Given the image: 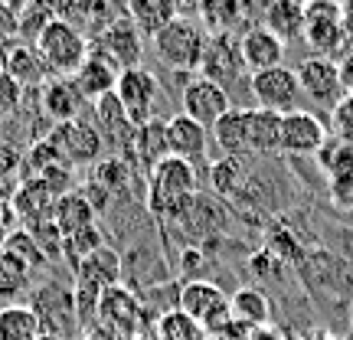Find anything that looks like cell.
Here are the masks:
<instances>
[{
	"instance_id": "ffe728a7",
	"label": "cell",
	"mask_w": 353,
	"mask_h": 340,
	"mask_svg": "<svg viewBox=\"0 0 353 340\" xmlns=\"http://www.w3.org/2000/svg\"><path fill=\"white\" fill-rule=\"evenodd\" d=\"M82 92H79L76 79H50L46 86L39 88V112L50 118L52 125H69V121H79V112H82Z\"/></svg>"
},
{
	"instance_id": "5bb4252c",
	"label": "cell",
	"mask_w": 353,
	"mask_h": 340,
	"mask_svg": "<svg viewBox=\"0 0 353 340\" xmlns=\"http://www.w3.org/2000/svg\"><path fill=\"white\" fill-rule=\"evenodd\" d=\"M298 82H301V92L307 99H314L317 105L324 108H337L343 101V86H341V69L334 59H324V56H304L298 63Z\"/></svg>"
},
{
	"instance_id": "7a4b0ae2",
	"label": "cell",
	"mask_w": 353,
	"mask_h": 340,
	"mask_svg": "<svg viewBox=\"0 0 353 340\" xmlns=\"http://www.w3.org/2000/svg\"><path fill=\"white\" fill-rule=\"evenodd\" d=\"M196 203V167L164 157L148 174V206L157 219H180Z\"/></svg>"
},
{
	"instance_id": "5b68a950",
	"label": "cell",
	"mask_w": 353,
	"mask_h": 340,
	"mask_svg": "<svg viewBox=\"0 0 353 340\" xmlns=\"http://www.w3.org/2000/svg\"><path fill=\"white\" fill-rule=\"evenodd\" d=\"M37 50H39V56L46 59L52 76L72 79L79 69H82V63L88 59L92 46H88V37H82L76 26L56 17V20L39 33Z\"/></svg>"
},
{
	"instance_id": "1f68e13d",
	"label": "cell",
	"mask_w": 353,
	"mask_h": 340,
	"mask_svg": "<svg viewBox=\"0 0 353 340\" xmlns=\"http://www.w3.org/2000/svg\"><path fill=\"white\" fill-rule=\"evenodd\" d=\"M242 17V7L236 0H203L196 7V20L203 23V30L210 37H223V33H232L236 20Z\"/></svg>"
},
{
	"instance_id": "60d3db41",
	"label": "cell",
	"mask_w": 353,
	"mask_h": 340,
	"mask_svg": "<svg viewBox=\"0 0 353 340\" xmlns=\"http://www.w3.org/2000/svg\"><path fill=\"white\" fill-rule=\"evenodd\" d=\"M337 69H341V86L347 95H353V56L350 59H343V63H337Z\"/></svg>"
},
{
	"instance_id": "8992f818",
	"label": "cell",
	"mask_w": 353,
	"mask_h": 340,
	"mask_svg": "<svg viewBox=\"0 0 353 340\" xmlns=\"http://www.w3.org/2000/svg\"><path fill=\"white\" fill-rule=\"evenodd\" d=\"M176 308L190 314L206 334H223L232 314H229V294L216 281L206 278H190L183 288L176 291Z\"/></svg>"
},
{
	"instance_id": "cb8c5ba5",
	"label": "cell",
	"mask_w": 353,
	"mask_h": 340,
	"mask_svg": "<svg viewBox=\"0 0 353 340\" xmlns=\"http://www.w3.org/2000/svg\"><path fill=\"white\" fill-rule=\"evenodd\" d=\"M118 76H121V72H118V69H114L105 56H99V52H88V59L82 63V69H79L72 79H76L82 99L92 105V101L105 99V95H114Z\"/></svg>"
},
{
	"instance_id": "277c9868",
	"label": "cell",
	"mask_w": 353,
	"mask_h": 340,
	"mask_svg": "<svg viewBox=\"0 0 353 340\" xmlns=\"http://www.w3.org/2000/svg\"><path fill=\"white\" fill-rule=\"evenodd\" d=\"M210 33L203 30L200 20L193 17H176L170 26H164L154 37V52L164 66L174 72H193L203 66V52H206Z\"/></svg>"
},
{
	"instance_id": "ee69618b",
	"label": "cell",
	"mask_w": 353,
	"mask_h": 340,
	"mask_svg": "<svg viewBox=\"0 0 353 340\" xmlns=\"http://www.w3.org/2000/svg\"><path fill=\"white\" fill-rule=\"evenodd\" d=\"M125 340H151L148 334H134V337H125Z\"/></svg>"
},
{
	"instance_id": "44dd1931",
	"label": "cell",
	"mask_w": 353,
	"mask_h": 340,
	"mask_svg": "<svg viewBox=\"0 0 353 340\" xmlns=\"http://www.w3.org/2000/svg\"><path fill=\"white\" fill-rule=\"evenodd\" d=\"M3 72L17 82V86L23 88H43L50 79H56L50 72V66H46V59L39 56V50L33 46V43H13L10 50H7V56H3Z\"/></svg>"
},
{
	"instance_id": "4dcf8cb0",
	"label": "cell",
	"mask_w": 353,
	"mask_h": 340,
	"mask_svg": "<svg viewBox=\"0 0 353 340\" xmlns=\"http://www.w3.org/2000/svg\"><path fill=\"white\" fill-rule=\"evenodd\" d=\"M52 20H56V10H52V3H46V0H30V3H20V7H17V39L37 46L39 33H43Z\"/></svg>"
},
{
	"instance_id": "30bf717a",
	"label": "cell",
	"mask_w": 353,
	"mask_h": 340,
	"mask_svg": "<svg viewBox=\"0 0 353 340\" xmlns=\"http://www.w3.org/2000/svg\"><path fill=\"white\" fill-rule=\"evenodd\" d=\"M341 26H343V3H337V0H311V3H304L301 39H307L314 56H324V59L337 56Z\"/></svg>"
},
{
	"instance_id": "d6a6232c",
	"label": "cell",
	"mask_w": 353,
	"mask_h": 340,
	"mask_svg": "<svg viewBox=\"0 0 353 340\" xmlns=\"http://www.w3.org/2000/svg\"><path fill=\"white\" fill-rule=\"evenodd\" d=\"M30 285V268H26L17 255H10L7 249L0 252V301L17 304L20 291Z\"/></svg>"
},
{
	"instance_id": "c3c4849f",
	"label": "cell",
	"mask_w": 353,
	"mask_h": 340,
	"mask_svg": "<svg viewBox=\"0 0 353 340\" xmlns=\"http://www.w3.org/2000/svg\"><path fill=\"white\" fill-rule=\"evenodd\" d=\"M314 340H334V337H314Z\"/></svg>"
},
{
	"instance_id": "52a82bcc",
	"label": "cell",
	"mask_w": 353,
	"mask_h": 340,
	"mask_svg": "<svg viewBox=\"0 0 353 340\" xmlns=\"http://www.w3.org/2000/svg\"><path fill=\"white\" fill-rule=\"evenodd\" d=\"M249 92H252L255 108L272 112V114H278V118L298 112V105H301V99H304L298 72L288 69V66H275V69H265V72L249 76Z\"/></svg>"
},
{
	"instance_id": "7bdbcfd3",
	"label": "cell",
	"mask_w": 353,
	"mask_h": 340,
	"mask_svg": "<svg viewBox=\"0 0 353 340\" xmlns=\"http://www.w3.org/2000/svg\"><path fill=\"white\" fill-rule=\"evenodd\" d=\"M249 340H278V337L268 328H259V330H252V337H249Z\"/></svg>"
},
{
	"instance_id": "4fadbf2b",
	"label": "cell",
	"mask_w": 353,
	"mask_h": 340,
	"mask_svg": "<svg viewBox=\"0 0 353 340\" xmlns=\"http://www.w3.org/2000/svg\"><path fill=\"white\" fill-rule=\"evenodd\" d=\"M324 144H327V128L321 125L317 114L298 108L278 121V154L311 157V154H321Z\"/></svg>"
},
{
	"instance_id": "74e56055",
	"label": "cell",
	"mask_w": 353,
	"mask_h": 340,
	"mask_svg": "<svg viewBox=\"0 0 353 340\" xmlns=\"http://www.w3.org/2000/svg\"><path fill=\"white\" fill-rule=\"evenodd\" d=\"M23 88L17 86L3 69H0V125L7 121V118H13V114L20 112V105H23Z\"/></svg>"
},
{
	"instance_id": "d590c367",
	"label": "cell",
	"mask_w": 353,
	"mask_h": 340,
	"mask_svg": "<svg viewBox=\"0 0 353 340\" xmlns=\"http://www.w3.org/2000/svg\"><path fill=\"white\" fill-rule=\"evenodd\" d=\"M3 249H7L10 255H17V259H20V262H23L26 268H30V272H33L37 265L46 262L43 249H39L37 239H33V236H30L26 229H13L10 236H7V246H3Z\"/></svg>"
},
{
	"instance_id": "3957f363",
	"label": "cell",
	"mask_w": 353,
	"mask_h": 340,
	"mask_svg": "<svg viewBox=\"0 0 353 340\" xmlns=\"http://www.w3.org/2000/svg\"><path fill=\"white\" fill-rule=\"evenodd\" d=\"M85 334L99 340H125L134 337V334H144V304H141V298L128 285L105 288L95 321H92V328Z\"/></svg>"
},
{
	"instance_id": "83f0119b",
	"label": "cell",
	"mask_w": 353,
	"mask_h": 340,
	"mask_svg": "<svg viewBox=\"0 0 353 340\" xmlns=\"http://www.w3.org/2000/svg\"><path fill=\"white\" fill-rule=\"evenodd\" d=\"M229 314L236 324L249 330H259L268 324V317H272V304L265 298L259 288H239L232 298H229Z\"/></svg>"
},
{
	"instance_id": "d4e9b609",
	"label": "cell",
	"mask_w": 353,
	"mask_h": 340,
	"mask_svg": "<svg viewBox=\"0 0 353 340\" xmlns=\"http://www.w3.org/2000/svg\"><path fill=\"white\" fill-rule=\"evenodd\" d=\"M52 223L59 229V236H76L82 229L95 226V203L88 200L85 193H65L56 200V210H52Z\"/></svg>"
},
{
	"instance_id": "484cf974",
	"label": "cell",
	"mask_w": 353,
	"mask_h": 340,
	"mask_svg": "<svg viewBox=\"0 0 353 340\" xmlns=\"http://www.w3.org/2000/svg\"><path fill=\"white\" fill-rule=\"evenodd\" d=\"M262 26L272 30L285 46L291 39H301L304 33V3L298 0H272L262 13Z\"/></svg>"
},
{
	"instance_id": "7402d4cb",
	"label": "cell",
	"mask_w": 353,
	"mask_h": 340,
	"mask_svg": "<svg viewBox=\"0 0 353 340\" xmlns=\"http://www.w3.org/2000/svg\"><path fill=\"white\" fill-rule=\"evenodd\" d=\"M239 50H242V63L249 69V76L265 72V69H275L285 66V43L265 30V26H249L239 37Z\"/></svg>"
},
{
	"instance_id": "bcb514c9",
	"label": "cell",
	"mask_w": 353,
	"mask_h": 340,
	"mask_svg": "<svg viewBox=\"0 0 353 340\" xmlns=\"http://www.w3.org/2000/svg\"><path fill=\"white\" fill-rule=\"evenodd\" d=\"M76 340H99V337H92V334H82V337H76Z\"/></svg>"
},
{
	"instance_id": "ba28073f",
	"label": "cell",
	"mask_w": 353,
	"mask_h": 340,
	"mask_svg": "<svg viewBox=\"0 0 353 340\" xmlns=\"http://www.w3.org/2000/svg\"><path fill=\"white\" fill-rule=\"evenodd\" d=\"M33 314L39 317V330L43 334H52V337H63L69 340V334L82 337V328H79V317H76V301H72V288H63V285H39L33 291Z\"/></svg>"
},
{
	"instance_id": "603a6c76",
	"label": "cell",
	"mask_w": 353,
	"mask_h": 340,
	"mask_svg": "<svg viewBox=\"0 0 353 340\" xmlns=\"http://www.w3.org/2000/svg\"><path fill=\"white\" fill-rule=\"evenodd\" d=\"M72 272H76V285H88V288L99 291L114 288V285H121V255L108 246H101L99 252H92Z\"/></svg>"
},
{
	"instance_id": "ac0fdd59",
	"label": "cell",
	"mask_w": 353,
	"mask_h": 340,
	"mask_svg": "<svg viewBox=\"0 0 353 340\" xmlns=\"http://www.w3.org/2000/svg\"><path fill=\"white\" fill-rule=\"evenodd\" d=\"M92 114H95V131H99L101 144H108L114 151H131L138 128L131 125V118L125 114L121 101L114 95H105V99L92 101Z\"/></svg>"
},
{
	"instance_id": "f1b7e54d",
	"label": "cell",
	"mask_w": 353,
	"mask_h": 340,
	"mask_svg": "<svg viewBox=\"0 0 353 340\" xmlns=\"http://www.w3.org/2000/svg\"><path fill=\"white\" fill-rule=\"evenodd\" d=\"M131 151H134V157H138L141 164L148 167V174H151L164 157H170V151H167V121H157V118H154L148 125H141L138 131H134Z\"/></svg>"
},
{
	"instance_id": "e0dca14e",
	"label": "cell",
	"mask_w": 353,
	"mask_h": 340,
	"mask_svg": "<svg viewBox=\"0 0 353 340\" xmlns=\"http://www.w3.org/2000/svg\"><path fill=\"white\" fill-rule=\"evenodd\" d=\"M56 193H52L43 180H20V187L13 190L10 197V213L13 219L20 223V229H30V226H39L52 219V210H56Z\"/></svg>"
},
{
	"instance_id": "9c48e42d",
	"label": "cell",
	"mask_w": 353,
	"mask_h": 340,
	"mask_svg": "<svg viewBox=\"0 0 353 340\" xmlns=\"http://www.w3.org/2000/svg\"><path fill=\"white\" fill-rule=\"evenodd\" d=\"M114 99L121 101L125 114L131 118V125L141 128L154 121V108H157V99H161V86H157V76L151 69H125L118 76V86H114Z\"/></svg>"
},
{
	"instance_id": "2e32d148",
	"label": "cell",
	"mask_w": 353,
	"mask_h": 340,
	"mask_svg": "<svg viewBox=\"0 0 353 340\" xmlns=\"http://www.w3.org/2000/svg\"><path fill=\"white\" fill-rule=\"evenodd\" d=\"M200 69H203V79H210V82H216V86H223L226 92H229V82L249 76V69H245V63H242L239 39L232 37V33L210 37Z\"/></svg>"
},
{
	"instance_id": "8d00e7d4",
	"label": "cell",
	"mask_w": 353,
	"mask_h": 340,
	"mask_svg": "<svg viewBox=\"0 0 353 340\" xmlns=\"http://www.w3.org/2000/svg\"><path fill=\"white\" fill-rule=\"evenodd\" d=\"M210 177H213V187L216 193H223V197H229V193H236L242 183V164L236 161V157H223L219 164H213V170H210Z\"/></svg>"
},
{
	"instance_id": "836d02e7",
	"label": "cell",
	"mask_w": 353,
	"mask_h": 340,
	"mask_svg": "<svg viewBox=\"0 0 353 340\" xmlns=\"http://www.w3.org/2000/svg\"><path fill=\"white\" fill-rule=\"evenodd\" d=\"M157 340H206V330L180 308H170L157 317Z\"/></svg>"
},
{
	"instance_id": "d6986e66",
	"label": "cell",
	"mask_w": 353,
	"mask_h": 340,
	"mask_svg": "<svg viewBox=\"0 0 353 340\" xmlns=\"http://www.w3.org/2000/svg\"><path fill=\"white\" fill-rule=\"evenodd\" d=\"M167 151H170V157L196 164L210 151V131L203 125H196L193 118H187L183 112L170 114L167 118Z\"/></svg>"
},
{
	"instance_id": "e575fe53",
	"label": "cell",
	"mask_w": 353,
	"mask_h": 340,
	"mask_svg": "<svg viewBox=\"0 0 353 340\" xmlns=\"http://www.w3.org/2000/svg\"><path fill=\"white\" fill-rule=\"evenodd\" d=\"M99 249H101V232H99V226H88V229H82V232H76V236H65L59 255H63L65 262H69V268H76L79 262H85L88 255L99 252Z\"/></svg>"
},
{
	"instance_id": "8fae6325",
	"label": "cell",
	"mask_w": 353,
	"mask_h": 340,
	"mask_svg": "<svg viewBox=\"0 0 353 340\" xmlns=\"http://www.w3.org/2000/svg\"><path fill=\"white\" fill-rule=\"evenodd\" d=\"M95 52L105 56L118 72H125V69H138L141 52H144V37H141L138 26L131 23V17L121 13L118 20H112V23L99 33V39H95Z\"/></svg>"
},
{
	"instance_id": "f35d334b",
	"label": "cell",
	"mask_w": 353,
	"mask_h": 340,
	"mask_svg": "<svg viewBox=\"0 0 353 340\" xmlns=\"http://www.w3.org/2000/svg\"><path fill=\"white\" fill-rule=\"evenodd\" d=\"M17 43V3L0 0V50L7 52Z\"/></svg>"
},
{
	"instance_id": "f6af8a7d",
	"label": "cell",
	"mask_w": 353,
	"mask_h": 340,
	"mask_svg": "<svg viewBox=\"0 0 353 340\" xmlns=\"http://www.w3.org/2000/svg\"><path fill=\"white\" fill-rule=\"evenodd\" d=\"M37 340H63V337H52V334H39Z\"/></svg>"
},
{
	"instance_id": "6da1fadb",
	"label": "cell",
	"mask_w": 353,
	"mask_h": 340,
	"mask_svg": "<svg viewBox=\"0 0 353 340\" xmlns=\"http://www.w3.org/2000/svg\"><path fill=\"white\" fill-rule=\"evenodd\" d=\"M278 114L262 108H232L213 128V141L226 157H255L278 151Z\"/></svg>"
},
{
	"instance_id": "ab89813d",
	"label": "cell",
	"mask_w": 353,
	"mask_h": 340,
	"mask_svg": "<svg viewBox=\"0 0 353 340\" xmlns=\"http://www.w3.org/2000/svg\"><path fill=\"white\" fill-rule=\"evenodd\" d=\"M353 56V3H343V26H341V46H337V56L334 63H343Z\"/></svg>"
},
{
	"instance_id": "7c38bea8",
	"label": "cell",
	"mask_w": 353,
	"mask_h": 340,
	"mask_svg": "<svg viewBox=\"0 0 353 340\" xmlns=\"http://www.w3.org/2000/svg\"><path fill=\"white\" fill-rule=\"evenodd\" d=\"M180 105H183V114L193 118L196 125H203L206 131H213L216 121L229 114L236 108V101L229 99V92L223 86H216L210 79H190L183 86V95H180Z\"/></svg>"
},
{
	"instance_id": "b9f144b4",
	"label": "cell",
	"mask_w": 353,
	"mask_h": 340,
	"mask_svg": "<svg viewBox=\"0 0 353 340\" xmlns=\"http://www.w3.org/2000/svg\"><path fill=\"white\" fill-rule=\"evenodd\" d=\"M10 206H0V252H3V246H7V236H10Z\"/></svg>"
},
{
	"instance_id": "f546056e",
	"label": "cell",
	"mask_w": 353,
	"mask_h": 340,
	"mask_svg": "<svg viewBox=\"0 0 353 340\" xmlns=\"http://www.w3.org/2000/svg\"><path fill=\"white\" fill-rule=\"evenodd\" d=\"M39 330V317L33 314L30 304H3L0 308V340H37Z\"/></svg>"
},
{
	"instance_id": "9a60e30c",
	"label": "cell",
	"mask_w": 353,
	"mask_h": 340,
	"mask_svg": "<svg viewBox=\"0 0 353 340\" xmlns=\"http://www.w3.org/2000/svg\"><path fill=\"white\" fill-rule=\"evenodd\" d=\"M56 148L59 161L65 167H82V164H95L101 154V138L95 125H85V121H69V125H56L52 134L46 138Z\"/></svg>"
},
{
	"instance_id": "4316f807",
	"label": "cell",
	"mask_w": 353,
	"mask_h": 340,
	"mask_svg": "<svg viewBox=\"0 0 353 340\" xmlns=\"http://www.w3.org/2000/svg\"><path fill=\"white\" fill-rule=\"evenodd\" d=\"M125 13L131 17V23L141 30V37L154 39L164 26H170L176 20V3L174 0H131Z\"/></svg>"
},
{
	"instance_id": "7dc6e473",
	"label": "cell",
	"mask_w": 353,
	"mask_h": 340,
	"mask_svg": "<svg viewBox=\"0 0 353 340\" xmlns=\"http://www.w3.org/2000/svg\"><path fill=\"white\" fill-rule=\"evenodd\" d=\"M3 56H7V52H3V50H0V69H3Z\"/></svg>"
}]
</instances>
